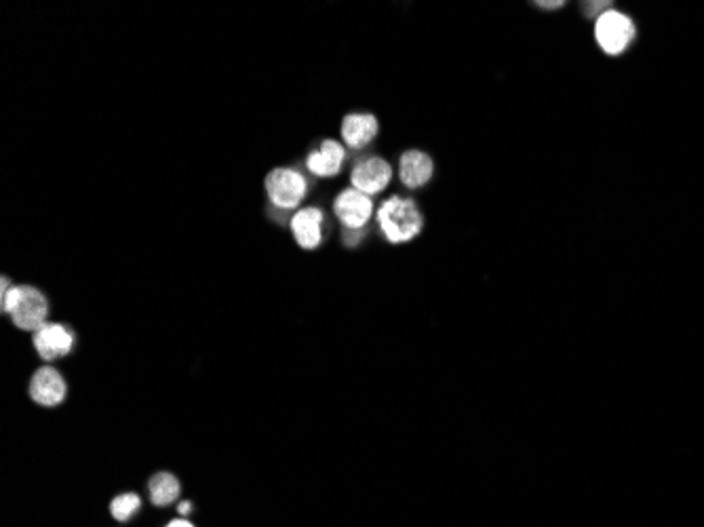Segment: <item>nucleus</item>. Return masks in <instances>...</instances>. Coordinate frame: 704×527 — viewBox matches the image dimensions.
I'll use <instances>...</instances> for the list:
<instances>
[{
	"label": "nucleus",
	"instance_id": "1",
	"mask_svg": "<svg viewBox=\"0 0 704 527\" xmlns=\"http://www.w3.org/2000/svg\"><path fill=\"white\" fill-rule=\"evenodd\" d=\"M0 308L11 317L15 327L22 331H36L47 325L49 317V300L41 289L30 285H13L3 277V296H0Z\"/></svg>",
	"mask_w": 704,
	"mask_h": 527
},
{
	"label": "nucleus",
	"instance_id": "2",
	"mask_svg": "<svg viewBox=\"0 0 704 527\" xmlns=\"http://www.w3.org/2000/svg\"><path fill=\"white\" fill-rule=\"evenodd\" d=\"M378 224L388 243H409L422 232V213L412 199L390 197L378 209Z\"/></svg>",
	"mask_w": 704,
	"mask_h": 527
},
{
	"label": "nucleus",
	"instance_id": "3",
	"mask_svg": "<svg viewBox=\"0 0 704 527\" xmlns=\"http://www.w3.org/2000/svg\"><path fill=\"white\" fill-rule=\"evenodd\" d=\"M266 194L268 201L272 203V207L289 211V209H298L300 203L306 197L308 190V182L304 175L296 169H272L266 175Z\"/></svg>",
	"mask_w": 704,
	"mask_h": 527
},
{
	"label": "nucleus",
	"instance_id": "4",
	"mask_svg": "<svg viewBox=\"0 0 704 527\" xmlns=\"http://www.w3.org/2000/svg\"><path fill=\"white\" fill-rule=\"evenodd\" d=\"M635 24L629 15L620 11H605L597 17L595 38L601 51L608 55H622L635 41Z\"/></svg>",
	"mask_w": 704,
	"mask_h": 527
},
{
	"label": "nucleus",
	"instance_id": "5",
	"mask_svg": "<svg viewBox=\"0 0 704 527\" xmlns=\"http://www.w3.org/2000/svg\"><path fill=\"white\" fill-rule=\"evenodd\" d=\"M76 344L74 331L62 323H47L34 334V348L43 361L64 359Z\"/></svg>",
	"mask_w": 704,
	"mask_h": 527
},
{
	"label": "nucleus",
	"instance_id": "6",
	"mask_svg": "<svg viewBox=\"0 0 704 527\" xmlns=\"http://www.w3.org/2000/svg\"><path fill=\"white\" fill-rule=\"evenodd\" d=\"M30 399L43 407H57L66 401L68 386L64 376L51 365L36 369L30 380Z\"/></svg>",
	"mask_w": 704,
	"mask_h": 527
},
{
	"label": "nucleus",
	"instance_id": "7",
	"mask_svg": "<svg viewBox=\"0 0 704 527\" xmlns=\"http://www.w3.org/2000/svg\"><path fill=\"white\" fill-rule=\"evenodd\" d=\"M390 180H393V169L380 156H369V159L357 163V167L350 173L352 188L367 194V197L382 192Z\"/></svg>",
	"mask_w": 704,
	"mask_h": 527
},
{
	"label": "nucleus",
	"instance_id": "8",
	"mask_svg": "<svg viewBox=\"0 0 704 527\" xmlns=\"http://www.w3.org/2000/svg\"><path fill=\"white\" fill-rule=\"evenodd\" d=\"M334 211L346 230H361L371 218L374 203H371V197H367V194L355 188H348L338 194Z\"/></svg>",
	"mask_w": 704,
	"mask_h": 527
},
{
	"label": "nucleus",
	"instance_id": "9",
	"mask_svg": "<svg viewBox=\"0 0 704 527\" xmlns=\"http://www.w3.org/2000/svg\"><path fill=\"white\" fill-rule=\"evenodd\" d=\"M325 216L319 207H304L293 213L291 232L302 249H317L323 241Z\"/></svg>",
	"mask_w": 704,
	"mask_h": 527
},
{
	"label": "nucleus",
	"instance_id": "10",
	"mask_svg": "<svg viewBox=\"0 0 704 527\" xmlns=\"http://www.w3.org/2000/svg\"><path fill=\"white\" fill-rule=\"evenodd\" d=\"M346 159V150L334 140H323L319 150H312L306 159V167L317 178H334L340 173Z\"/></svg>",
	"mask_w": 704,
	"mask_h": 527
},
{
	"label": "nucleus",
	"instance_id": "11",
	"mask_svg": "<svg viewBox=\"0 0 704 527\" xmlns=\"http://www.w3.org/2000/svg\"><path fill=\"white\" fill-rule=\"evenodd\" d=\"M435 175V163L428 154L420 150H409L399 161V178L407 188H422Z\"/></svg>",
	"mask_w": 704,
	"mask_h": 527
},
{
	"label": "nucleus",
	"instance_id": "12",
	"mask_svg": "<svg viewBox=\"0 0 704 527\" xmlns=\"http://www.w3.org/2000/svg\"><path fill=\"white\" fill-rule=\"evenodd\" d=\"M378 119L374 114H361V112H352L346 114L342 121V140L348 148H365L367 144H371V140L378 135Z\"/></svg>",
	"mask_w": 704,
	"mask_h": 527
},
{
	"label": "nucleus",
	"instance_id": "13",
	"mask_svg": "<svg viewBox=\"0 0 704 527\" xmlns=\"http://www.w3.org/2000/svg\"><path fill=\"white\" fill-rule=\"evenodd\" d=\"M182 485L178 481V477L171 473H156L150 483H148V494H150V502L154 506H169L175 500L180 498Z\"/></svg>",
	"mask_w": 704,
	"mask_h": 527
},
{
	"label": "nucleus",
	"instance_id": "14",
	"mask_svg": "<svg viewBox=\"0 0 704 527\" xmlns=\"http://www.w3.org/2000/svg\"><path fill=\"white\" fill-rule=\"evenodd\" d=\"M142 509V498L138 494H121L110 502V515L116 521H129Z\"/></svg>",
	"mask_w": 704,
	"mask_h": 527
},
{
	"label": "nucleus",
	"instance_id": "15",
	"mask_svg": "<svg viewBox=\"0 0 704 527\" xmlns=\"http://www.w3.org/2000/svg\"><path fill=\"white\" fill-rule=\"evenodd\" d=\"M165 527H194L186 517H180V519H173L171 523H167Z\"/></svg>",
	"mask_w": 704,
	"mask_h": 527
},
{
	"label": "nucleus",
	"instance_id": "16",
	"mask_svg": "<svg viewBox=\"0 0 704 527\" xmlns=\"http://www.w3.org/2000/svg\"><path fill=\"white\" fill-rule=\"evenodd\" d=\"M178 513H180L182 517H188V515L192 513V504H190V502H182V504L178 506Z\"/></svg>",
	"mask_w": 704,
	"mask_h": 527
},
{
	"label": "nucleus",
	"instance_id": "17",
	"mask_svg": "<svg viewBox=\"0 0 704 527\" xmlns=\"http://www.w3.org/2000/svg\"><path fill=\"white\" fill-rule=\"evenodd\" d=\"M584 7H591L589 13H603V7H610V3H591V5H584Z\"/></svg>",
	"mask_w": 704,
	"mask_h": 527
},
{
	"label": "nucleus",
	"instance_id": "18",
	"mask_svg": "<svg viewBox=\"0 0 704 527\" xmlns=\"http://www.w3.org/2000/svg\"><path fill=\"white\" fill-rule=\"evenodd\" d=\"M538 7H544V9H559L563 7V3L559 0V3H538Z\"/></svg>",
	"mask_w": 704,
	"mask_h": 527
}]
</instances>
